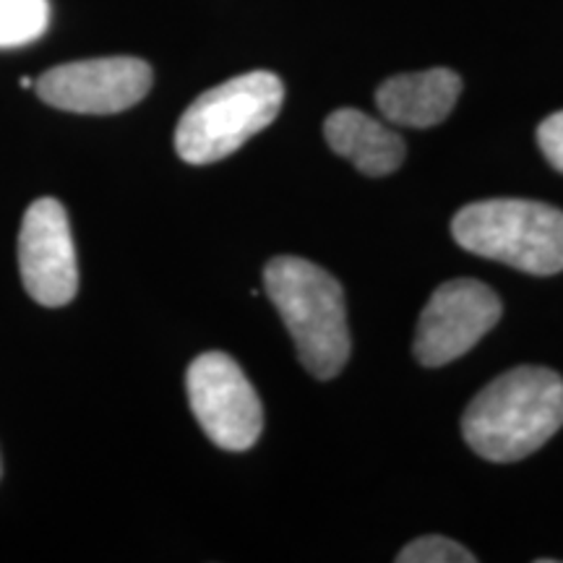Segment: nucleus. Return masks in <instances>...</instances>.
<instances>
[{"label": "nucleus", "mask_w": 563, "mask_h": 563, "mask_svg": "<svg viewBox=\"0 0 563 563\" xmlns=\"http://www.w3.org/2000/svg\"><path fill=\"white\" fill-rule=\"evenodd\" d=\"M452 235L464 251L551 277L563 272V211L530 199H488L456 211Z\"/></svg>", "instance_id": "nucleus-3"}, {"label": "nucleus", "mask_w": 563, "mask_h": 563, "mask_svg": "<svg viewBox=\"0 0 563 563\" xmlns=\"http://www.w3.org/2000/svg\"><path fill=\"white\" fill-rule=\"evenodd\" d=\"M152 68L141 58H95L55 66L42 74L37 95L58 110L84 115H112L133 108L150 95Z\"/></svg>", "instance_id": "nucleus-7"}, {"label": "nucleus", "mask_w": 563, "mask_h": 563, "mask_svg": "<svg viewBox=\"0 0 563 563\" xmlns=\"http://www.w3.org/2000/svg\"><path fill=\"white\" fill-rule=\"evenodd\" d=\"M264 285L300 363L311 376L329 382L350 361V329L342 285L308 258L277 256L266 264Z\"/></svg>", "instance_id": "nucleus-2"}, {"label": "nucleus", "mask_w": 563, "mask_h": 563, "mask_svg": "<svg viewBox=\"0 0 563 563\" xmlns=\"http://www.w3.org/2000/svg\"><path fill=\"white\" fill-rule=\"evenodd\" d=\"M462 95V79L449 68L399 74L376 91V104L386 121L407 129H431L449 118Z\"/></svg>", "instance_id": "nucleus-9"}, {"label": "nucleus", "mask_w": 563, "mask_h": 563, "mask_svg": "<svg viewBox=\"0 0 563 563\" xmlns=\"http://www.w3.org/2000/svg\"><path fill=\"white\" fill-rule=\"evenodd\" d=\"M501 313V298L483 282H443L420 313L415 357L428 368L449 365L473 350L496 327Z\"/></svg>", "instance_id": "nucleus-6"}, {"label": "nucleus", "mask_w": 563, "mask_h": 563, "mask_svg": "<svg viewBox=\"0 0 563 563\" xmlns=\"http://www.w3.org/2000/svg\"><path fill=\"white\" fill-rule=\"evenodd\" d=\"M332 152L340 154L371 178L397 173L405 162V141L397 131L361 110L342 108L323 123Z\"/></svg>", "instance_id": "nucleus-10"}, {"label": "nucleus", "mask_w": 563, "mask_h": 563, "mask_svg": "<svg viewBox=\"0 0 563 563\" xmlns=\"http://www.w3.org/2000/svg\"><path fill=\"white\" fill-rule=\"evenodd\" d=\"M282 102L285 84L272 70H251L203 91L175 129L178 157L188 165H211L230 157L277 121Z\"/></svg>", "instance_id": "nucleus-4"}, {"label": "nucleus", "mask_w": 563, "mask_h": 563, "mask_svg": "<svg viewBox=\"0 0 563 563\" xmlns=\"http://www.w3.org/2000/svg\"><path fill=\"white\" fill-rule=\"evenodd\" d=\"M19 272L40 306H68L79 290L74 235L60 201L37 199L26 209L19 232Z\"/></svg>", "instance_id": "nucleus-8"}, {"label": "nucleus", "mask_w": 563, "mask_h": 563, "mask_svg": "<svg viewBox=\"0 0 563 563\" xmlns=\"http://www.w3.org/2000/svg\"><path fill=\"white\" fill-rule=\"evenodd\" d=\"M563 426V378L540 365H519L470 402L462 435L488 462H519L545 446Z\"/></svg>", "instance_id": "nucleus-1"}, {"label": "nucleus", "mask_w": 563, "mask_h": 563, "mask_svg": "<svg viewBox=\"0 0 563 563\" xmlns=\"http://www.w3.org/2000/svg\"><path fill=\"white\" fill-rule=\"evenodd\" d=\"M47 21V0H0V47H19L40 40Z\"/></svg>", "instance_id": "nucleus-11"}, {"label": "nucleus", "mask_w": 563, "mask_h": 563, "mask_svg": "<svg viewBox=\"0 0 563 563\" xmlns=\"http://www.w3.org/2000/svg\"><path fill=\"white\" fill-rule=\"evenodd\" d=\"M399 563H475L477 559L467 548L443 538V534H426L412 540L397 555Z\"/></svg>", "instance_id": "nucleus-12"}, {"label": "nucleus", "mask_w": 563, "mask_h": 563, "mask_svg": "<svg viewBox=\"0 0 563 563\" xmlns=\"http://www.w3.org/2000/svg\"><path fill=\"white\" fill-rule=\"evenodd\" d=\"M538 144L543 150L545 159L555 170L563 173V110L548 115L538 129Z\"/></svg>", "instance_id": "nucleus-13"}, {"label": "nucleus", "mask_w": 563, "mask_h": 563, "mask_svg": "<svg viewBox=\"0 0 563 563\" xmlns=\"http://www.w3.org/2000/svg\"><path fill=\"white\" fill-rule=\"evenodd\" d=\"M191 410L217 446L245 452L264 428V407L241 365L224 352H203L186 376Z\"/></svg>", "instance_id": "nucleus-5"}]
</instances>
